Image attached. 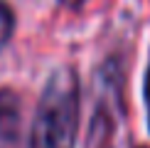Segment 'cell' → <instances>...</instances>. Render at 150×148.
<instances>
[{
  "label": "cell",
  "mask_w": 150,
  "mask_h": 148,
  "mask_svg": "<svg viewBox=\"0 0 150 148\" xmlns=\"http://www.w3.org/2000/svg\"><path fill=\"white\" fill-rule=\"evenodd\" d=\"M79 131V79L71 67H59L40 96L30 148H74Z\"/></svg>",
  "instance_id": "obj_1"
},
{
  "label": "cell",
  "mask_w": 150,
  "mask_h": 148,
  "mask_svg": "<svg viewBox=\"0 0 150 148\" xmlns=\"http://www.w3.org/2000/svg\"><path fill=\"white\" fill-rule=\"evenodd\" d=\"M20 128V106L10 91L0 89V146H12Z\"/></svg>",
  "instance_id": "obj_2"
},
{
  "label": "cell",
  "mask_w": 150,
  "mask_h": 148,
  "mask_svg": "<svg viewBox=\"0 0 150 148\" xmlns=\"http://www.w3.org/2000/svg\"><path fill=\"white\" fill-rule=\"evenodd\" d=\"M145 101H148V123H150V69L145 77Z\"/></svg>",
  "instance_id": "obj_3"
},
{
  "label": "cell",
  "mask_w": 150,
  "mask_h": 148,
  "mask_svg": "<svg viewBox=\"0 0 150 148\" xmlns=\"http://www.w3.org/2000/svg\"><path fill=\"white\" fill-rule=\"evenodd\" d=\"M62 5H69V8H79L81 3H86V0H59Z\"/></svg>",
  "instance_id": "obj_4"
},
{
  "label": "cell",
  "mask_w": 150,
  "mask_h": 148,
  "mask_svg": "<svg viewBox=\"0 0 150 148\" xmlns=\"http://www.w3.org/2000/svg\"><path fill=\"white\" fill-rule=\"evenodd\" d=\"M98 148H111V146H108V141H101V146H98Z\"/></svg>",
  "instance_id": "obj_5"
}]
</instances>
